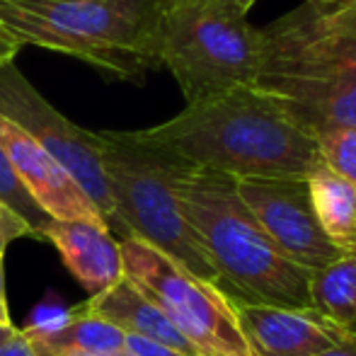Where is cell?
<instances>
[{"mask_svg": "<svg viewBox=\"0 0 356 356\" xmlns=\"http://www.w3.org/2000/svg\"><path fill=\"white\" fill-rule=\"evenodd\" d=\"M0 323H13L8 308V293H5V259H0Z\"/></svg>", "mask_w": 356, "mask_h": 356, "instance_id": "cell-25", "label": "cell"}, {"mask_svg": "<svg viewBox=\"0 0 356 356\" xmlns=\"http://www.w3.org/2000/svg\"><path fill=\"white\" fill-rule=\"evenodd\" d=\"M323 3H356V0H323Z\"/></svg>", "mask_w": 356, "mask_h": 356, "instance_id": "cell-29", "label": "cell"}, {"mask_svg": "<svg viewBox=\"0 0 356 356\" xmlns=\"http://www.w3.org/2000/svg\"><path fill=\"white\" fill-rule=\"evenodd\" d=\"M141 134L194 168L233 179H305L323 163L318 141L257 88L184 104L172 119Z\"/></svg>", "mask_w": 356, "mask_h": 356, "instance_id": "cell-1", "label": "cell"}, {"mask_svg": "<svg viewBox=\"0 0 356 356\" xmlns=\"http://www.w3.org/2000/svg\"><path fill=\"white\" fill-rule=\"evenodd\" d=\"M170 0H0V22L19 47L73 56L112 80L141 85L160 66Z\"/></svg>", "mask_w": 356, "mask_h": 356, "instance_id": "cell-4", "label": "cell"}, {"mask_svg": "<svg viewBox=\"0 0 356 356\" xmlns=\"http://www.w3.org/2000/svg\"><path fill=\"white\" fill-rule=\"evenodd\" d=\"M78 315H90L109 323L119 332L131 334V337H143L150 342L165 344L175 352L184 356H199L197 349L175 330V325L163 315V310L136 289L127 277L119 279L114 286L97 296H90L83 305L73 308Z\"/></svg>", "mask_w": 356, "mask_h": 356, "instance_id": "cell-13", "label": "cell"}, {"mask_svg": "<svg viewBox=\"0 0 356 356\" xmlns=\"http://www.w3.org/2000/svg\"><path fill=\"white\" fill-rule=\"evenodd\" d=\"M19 49H22V47H19L17 42H8V39H0V58H3V61H10V58L17 56Z\"/></svg>", "mask_w": 356, "mask_h": 356, "instance_id": "cell-26", "label": "cell"}, {"mask_svg": "<svg viewBox=\"0 0 356 356\" xmlns=\"http://www.w3.org/2000/svg\"><path fill=\"white\" fill-rule=\"evenodd\" d=\"M0 39H8V42H15V39H13V37H10V34H8V29L3 27V22H0Z\"/></svg>", "mask_w": 356, "mask_h": 356, "instance_id": "cell-28", "label": "cell"}, {"mask_svg": "<svg viewBox=\"0 0 356 356\" xmlns=\"http://www.w3.org/2000/svg\"><path fill=\"white\" fill-rule=\"evenodd\" d=\"M240 330L254 356H318L347 337L315 308L233 303Z\"/></svg>", "mask_w": 356, "mask_h": 356, "instance_id": "cell-11", "label": "cell"}, {"mask_svg": "<svg viewBox=\"0 0 356 356\" xmlns=\"http://www.w3.org/2000/svg\"><path fill=\"white\" fill-rule=\"evenodd\" d=\"M0 202H3L5 207L13 209V211L32 228V238H39L44 225L51 220L42 209L37 207V202L27 194V189H24V184L19 182L17 172H15L13 163H10L3 145H0Z\"/></svg>", "mask_w": 356, "mask_h": 356, "instance_id": "cell-17", "label": "cell"}, {"mask_svg": "<svg viewBox=\"0 0 356 356\" xmlns=\"http://www.w3.org/2000/svg\"><path fill=\"white\" fill-rule=\"evenodd\" d=\"M0 117L32 136L73 175V179L102 213L109 233L117 238L119 223L109 197L107 177L99 163L97 131L78 127L66 114L58 112L19 71L15 58L0 63Z\"/></svg>", "mask_w": 356, "mask_h": 356, "instance_id": "cell-8", "label": "cell"}, {"mask_svg": "<svg viewBox=\"0 0 356 356\" xmlns=\"http://www.w3.org/2000/svg\"><path fill=\"white\" fill-rule=\"evenodd\" d=\"M323 233L342 254H356V187L320 163L305 177Z\"/></svg>", "mask_w": 356, "mask_h": 356, "instance_id": "cell-15", "label": "cell"}, {"mask_svg": "<svg viewBox=\"0 0 356 356\" xmlns=\"http://www.w3.org/2000/svg\"><path fill=\"white\" fill-rule=\"evenodd\" d=\"M13 332H15V325L13 323H0V344H3Z\"/></svg>", "mask_w": 356, "mask_h": 356, "instance_id": "cell-27", "label": "cell"}, {"mask_svg": "<svg viewBox=\"0 0 356 356\" xmlns=\"http://www.w3.org/2000/svg\"><path fill=\"white\" fill-rule=\"evenodd\" d=\"M318 356H356V334L347 332V337H344L342 342L325 349V352H320Z\"/></svg>", "mask_w": 356, "mask_h": 356, "instance_id": "cell-24", "label": "cell"}, {"mask_svg": "<svg viewBox=\"0 0 356 356\" xmlns=\"http://www.w3.org/2000/svg\"><path fill=\"white\" fill-rule=\"evenodd\" d=\"M39 240H49L58 250L66 269L90 296L102 293L124 279L119 240L104 223L49 220L39 233Z\"/></svg>", "mask_w": 356, "mask_h": 356, "instance_id": "cell-12", "label": "cell"}, {"mask_svg": "<svg viewBox=\"0 0 356 356\" xmlns=\"http://www.w3.org/2000/svg\"><path fill=\"white\" fill-rule=\"evenodd\" d=\"M262 56V29L245 15L170 0L160 27V66L172 73L187 104L254 88Z\"/></svg>", "mask_w": 356, "mask_h": 356, "instance_id": "cell-6", "label": "cell"}, {"mask_svg": "<svg viewBox=\"0 0 356 356\" xmlns=\"http://www.w3.org/2000/svg\"><path fill=\"white\" fill-rule=\"evenodd\" d=\"M235 187L254 220L291 262L313 274L344 257L320 228L305 179H235Z\"/></svg>", "mask_w": 356, "mask_h": 356, "instance_id": "cell-9", "label": "cell"}, {"mask_svg": "<svg viewBox=\"0 0 356 356\" xmlns=\"http://www.w3.org/2000/svg\"><path fill=\"white\" fill-rule=\"evenodd\" d=\"M179 207L211 262L218 289L233 303L313 308L310 272L291 262L243 204L235 179L189 168L177 187Z\"/></svg>", "mask_w": 356, "mask_h": 356, "instance_id": "cell-2", "label": "cell"}, {"mask_svg": "<svg viewBox=\"0 0 356 356\" xmlns=\"http://www.w3.org/2000/svg\"><path fill=\"white\" fill-rule=\"evenodd\" d=\"M310 303L342 330L356 325V254H344L310 274Z\"/></svg>", "mask_w": 356, "mask_h": 356, "instance_id": "cell-16", "label": "cell"}, {"mask_svg": "<svg viewBox=\"0 0 356 356\" xmlns=\"http://www.w3.org/2000/svg\"><path fill=\"white\" fill-rule=\"evenodd\" d=\"M0 63H3V58H0Z\"/></svg>", "mask_w": 356, "mask_h": 356, "instance_id": "cell-32", "label": "cell"}, {"mask_svg": "<svg viewBox=\"0 0 356 356\" xmlns=\"http://www.w3.org/2000/svg\"><path fill=\"white\" fill-rule=\"evenodd\" d=\"M194 3L209 5V8H218V10H228V13H238L248 17L250 8H252V0H194Z\"/></svg>", "mask_w": 356, "mask_h": 356, "instance_id": "cell-23", "label": "cell"}, {"mask_svg": "<svg viewBox=\"0 0 356 356\" xmlns=\"http://www.w3.org/2000/svg\"><path fill=\"white\" fill-rule=\"evenodd\" d=\"M97 141L119 238L143 240L194 277L218 286L177 197L179 179L194 165L141 131H97Z\"/></svg>", "mask_w": 356, "mask_h": 356, "instance_id": "cell-5", "label": "cell"}, {"mask_svg": "<svg viewBox=\"0 0 356 356\" xmlns=\"http://www.w3.org/2000/svg\"><path fill=\"white\" fill-rule=\"evenodd\" d=\"M264 56L254 88L318 141L356 127V34L327 22L313 0L262 29Z\"/></svg>", "mask_w": 356, "mask_h": 356, "instance_id": "cell-3", "label": "cell"}, {"mask_svg": "<svg viewBox=\"0 0 356 356\" xmlns=\"http://www.w3.org/2000/svg\"><path fill=\"white\" fill-rule=\"evenodd\" d=\"M349 332H352V334H356V325H354V330H349Z\"/></svg>", "mask_w": 356, "mask_h": 356, "instance_id": "cell-30", "label": "cell"}, {"mask_svg": "<svg viewBox=\"0 0 356 356\" xmlns=\"http://www.w3.org/2000/svg\"><path fill=\"white\" fill-rule=\"evenodd\" d=\"M313 3L327 17V22L349 34H356V3H323V0H313Z\"/></svg>", "mask_w": 356, "mask_h": 356, "instance_id": "cell-20", "label": "cell"}, {"mask_svg": "<svg viewBox=\"0 0 356 356\" xmlns=\"http://www.w3.org/2000/svg\"><path fill=\"white\" fill-rule=\"evenodd\" d=\"M19 238H32V228L13 209L0 202V259H5L10 243H15Z\"/></svg>", "mask_w": 356, "mask_h": 356, "instance_id": "cell-19", "label": "cell"}, {"mask_svg": "<svg viewBox=\"0 0 356 356\" xmlns=\"http://www.w3.org/2000/svg\"><path fill=\"white\" fill-rule=\"evenodd\" d=\"M124 352H127V356H184V354L175 352V349L165 347V344L150 342V339H143V337H131V334H127Z\"/></svg>", "mask_w": 356, "mask_h": 356, "instance_id": "cell-21", "label": "cell"}, {"mask_svg": "<svg viewBox=\"0 0 356 356\" xmlns=\"http://www.w3.org/2000/svg\"><path fill=\"white\" fill-rule=\"evenodd\" d=\"M252 3H257V0H252Z\"/></svg>", "mask_w": 356, "mask_h": 356, "instance_id": "cell-33", "label": "cell"}, {"mask_svg": "<svg viewBox=\"0 0 356 356\" xmlns=\"http://www.w3.org/2000/svg\"><path fill=\"white\" fill-rule=\"evenodd\" d=\"M318 153L323 165L356 187V127L323 134L318 138Z\"/></svg>", "mask_w": 356, "mask_h": 356, "instance_id": "cell-18", "label": "cell"}, {"mask_svg": "<svg viewBox=\"0 0 356 356\" xmlns=\"http://www.w3.org/2000/svg\"><path fill=\"white\" fill-rule=\"evenodd\" d=\"M124 277L141 289L199 356H254L233 300L138 238L119 240Z\"/></svg>", "mask_w": 356, "mask_h": 356, "instance_id": "cell-7", "label": "cell"}, {"mask_svg": "<svg viewBox=\"0 0 356 356\" xmlns=\"http://www.w3.org/2000/svg\"><path fill=\"white\" fill-rule=\"evenodd\" d=\"M37 356H127V334L109 323L68 310L63 318L22 327Z\"/></svg>", "mask_w": 356, "mask_h": 356, "instance_id": "cell-14", "label": "cell"}, {"mask_svg": "<svg viewBox=\"0 0 356 356\" xmlns=\"http://www.w3.org/2000/svg\"><path fill=\"white\" fill-rule=\"evenodd\" d=\"M68 356H83V354H68Z\"/></svg>", "mask_w": 356, "mask_h": 356, "instance_id": "cell-31", "label": "cell"}, {"mask_svg": "<svg viewBox=\"0 0 356 356\" xmlns=\"http://www.w3.org/2000/svg\"><path fill=\"white\" fill-rule=\"evenodd\" d=\"M0 356H37V352L32 349V344L24 337L22 330L15 327V332L0 344Z\"/></svg>", "mask_w": 356, "mask_h": 356, "instance_id": "cell-22", "label": "cell"}, {"mask_svg": "<svg viewBox=\"0 0 356 356\" xmlns=\"http://www.w3.org/2000/svg\"><path fill=\"white\" fill-rule=\"evenodd\" d=\"M0 145L8 153L19 182L24 184L29 197L51 220H92L104 223L90 197L83 192L73 175L49 155L32 136L0 117ZM107 225V223H104Z\"/></svg>", "mask_w": 356, "mask_h": 356, "instance_id": "cell-10", "label": "cell"}]
</instances>
